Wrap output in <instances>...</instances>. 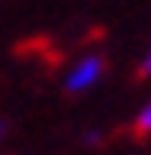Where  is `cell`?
I'll return each instance as SVG.
<instances>
[{
    "label": "cell",
    "instance_id": "obj_1",
    "mask_svg": "<svg viewBox=\"0 0 151 155\" xmlns=\"http://www.w3.org/2000/svg\"><path fill=\"white\" fill-rule=\"evenodd\" d=\"M103 74H106L103 55H84V58H77L74 65L68 68V74H64V91H68V94H84V91H90V87L100 84Z\"/></svg>",
    "mask_w": 151,
    "mask_h": 155
},
{
    "label": "cell",
    "instance_id": "obj_3",
    "mask_svg": "<svg viewBox=\"0 0 151 155\" xmlns=\"http://www.w3.org/2000/svg\"><path fill=\"white\" fill-rule=\"evenodd\" d=\"M138 71H142L145 78H151V45H148V52L142 55V65H138Z\"/></svg>",
    "mask_w": 151,
    "mask_h": 155
},
{
    "label": "cell",
    "instance_id": "obj_2",
    "mask_svg": "<svg viewBox=\"0 0 151 155\" xmlns=\"http://www.w3.org/2000/svg\"><path fill=\"white\" fill-rule=\"evenodd\" d=\"M135 129H138V133H145V136L151 133V100L138 110V113H135Z\"/></svg>",
    "mask_w": 151,
    "mask_h": 155
},
{
    "label": "cell",
    "instance_id": "obj_4",
    "mask_svg": "<svg viewBox=\"0 0 151 155\" xmlns=\"http://www.w3.org/2000/svg\"><path fill=\"white\" fill-rule=\"evenodd\" d=\"M3 133H7V123H0V142H3Z\"/></svg>",
    "mask_w": 151,
    "mask_h": 155
}]
</instances>
